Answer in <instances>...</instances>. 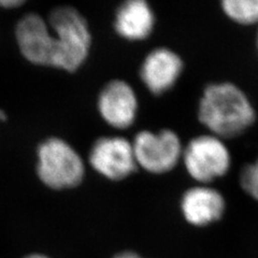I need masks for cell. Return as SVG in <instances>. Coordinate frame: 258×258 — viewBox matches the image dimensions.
<instances>
[{"mask_svg":"<svg viewBox=\"0 0 258 258\" xmlns=\"http://www.w3.org/2000/svg\"><path fill=\"white\" fill-rule=\"evenodd\" d=\"M221 11L240 26L258 25V0H222Z\"/></svg>","mask_w":258,"mask_h":258,"instance_id":"12","label":"cell"},{"mask_svg":"<svg viewBox=\"0 0 258 258\" xmlns=\"http://www.w3.org/2000/svg\"><path fill=\"white\" fill-rule=\"evenodd\" d=\"M6 118H7L6 113L3 110H0V120H5Z\"/></svg>","mask_w":258,"mask_h":258,"instance_id":"17","label":"cell"},{"mask_svg":"<svg viewBox=\"0 0 258 258\" xmlns=\"http://www.w3.org/2000/svg\"><path fill=\"white\" fill-rule=\"evenodd\" d=\"M155 13L145 0H127L115 12L114 29L117 35L131 41L148 38L155 27Z\"/></svg>","mask_w":258,"mask_h":258,"instance_id":"11","label":"cell"},{"mask_svg":"<svg viewBox=\"0 0 258 258\" xmlns=\"http://www.w3.org/2000/svg\"><path fill=\"white\" fill-rule=\"evenodd\" d=\"M181 161L197 184L212 185L229 173L232 155L225 140L206 133L195 136L184 145Z\"/></svg>","mask_w":258,"mask_h":258,"instance_id":"4","label":"cell"},{"mask_svg":"<svg viewBox=\"0 0 258 258\" xmlns=\"http://www.w3.org/2000/svg\"><path fill=\"white\" fill-rule=\"evenodd\" d=\"M197 117L209 134L226 141L236 139L251 129L257 120V111L238 84L231 81H215L204 87Z\"/></svg>","mask_w":258,"mask_h":258,"instance_id":"1","label":"cell"},{"mask_svg":"<svg viewBox=\"0 0 258 258\" xmlns=\"http://www.w3.org/2000/svg\"><path fill=\"white\" fill-rule=\"evenodd\" d=\"M37 174L48 188L76 187L84 179V160L67 141L51 137L38 145Z\"/></svg>","mask_w":258,"mask_h":258,"instance_id":"3","label":"cell"},{"mask_svg":"<svg viewBox=\"0 0 258 258\" xmlns=\"http://www.w3.org/2000/svg\"><path fill=\"white\" fill-rule=\"evenodd\" d=\"M227 201L224 194L212 185L196 184L182 194L181 213L189 225L206 227L223 219Z\"/></svg>","mask_w":258,"mask_h":258,"instance_id":"9","label":"cell"},{"mask_svg":"<svg viewBox=\"0 0 258 258\" xmlns=\"http://www.w3.org/2000/svg\"><path fill=\"white\" fill-rule=\"evenodd\" d=\"M137 165L153 174L172 171L181 163L184 145L172 129L141 131L132 141Z\"/></svg>","mask_w":258,"mask_h":258,"instance_id":"5","label":"cell"},{"mask_svg":"<svg viewBox=\"0 0 258 258\" xmlns=\"http://www.w3.org/2000/svg\"><path fill=\"white\" fill-rule=\"evenodd\" d=\"M184 70V61L172 48L159 46L152 50L140 67L145 87L154 95L165 94L176 84Z\"/></svg>","mask_w":258,"mask_h":258,"instance_id":"10","label":"cell"},{"mask_svg":"<svg viewBox=\"0 0 258 258\" xmlns=\"http://www.w3.org/2000/svg\"><path fill=\"white\" fill-rule=\"evenodd\" d=\"M88 160L95 171L112 181L125 179L138 167L132 141L118 136L97 139Z\"/></svg>","mask_w":258,"mask_h":258,"instance_id":"6","label":"cell"},{"mask_svg":"<svg viewBox=\"0 0 258 258\" xmlns=\"http://www.w3.org/2000/svg\"><path fill=\"white\" fill-rule=\"evenodd\" d=\"M97 109L102 119L110 126L125 129L135 123L138 114V97L126 81L112 80L99 93Z\"/></svg>","mask_w":258,"mask_h":258,"instance_id":"8","label":"cell"},{"mask_svg":"<svg viewBox=\"0 0 258 258\" xmlns=\"http://www.w3.org/2000/svg\"><path fill=\"white\" fill-rule=\"evenodd\" d=\"M256 47H257V52H258V31H257V36H256Z\"/></svg>","mask_w":258,"mask_h":258,"instance_id":"18","label":"cell"},{"mask_svg":"<svg viewBox=\"0 0 258 258\" xmlns=\"http://www.w3.org/2000/svg\"><path fill=\"white\" fill-rule=\"evenodd\" d=\"M54 36V67L72 72L87 59L92 45V34L84 16L78 9L61 6L53 9L46 19Z\"/></svg>","mask_w":258,"mask_h":258,"instance_id":"2","label":"cell"},{"mask_svg":"<svg viewBox=\"0 0 258 258\" xmlns=\"http://www.w3.org/2000/svg\"><path fill=\"white\" fill-rule=\"evenodd\" d=\"M23 0H0V7L3 8H15L23 5Z\"/></svg>","mask_w":258,"mask_h":258,"instance_id":"14","label":"cell"},{"mask_svg":"<svg viewBox=\"0 0 258 258\" xmlns=\"http://www.w3.org/2000/svg\"><path fill=\"white\" fill-rule=\"evenodd\" d=\"M239 185L246 196L258 203V156L242 167L239 173Z\"/></svg>","mask_w":258,"mask_h":258,"instance_id":"13","label":"cell"},{"mask_svg":"<svg viewBox=\"0 0 258 258\" xmlns=\"http://www.w3.org/2000/svg\"><path fill=\"white\" fill-rule=\"evenodd\" d=\"M24 258H50L48 256H45L43 254H30Z\"/></svg>","mask_w":258,"mask_h":258,"instance_id":"16","label":"cell"},{"mask_svg":"<svg viewBox=\"0 0 258 258\" xmlns=\"http://www.w3.org/2000/svg\"><path fill=\"white\" fill-rule=\"evenodd\" d=\"M15 38L22 55L29 62L54 67L55 41L47 21L38 13H27L16 24Z\"/></svg>","mask_w":258,"mask_h":258,"instance_id":"7","label":"cell"},{"mask_svg":"<svg viewBox=\"0 0 258 258\" xmlns=\"http://www.w3.org/2000/svg\"><path fill=\"white\" fill-rule=\"evenodd\" d=\"M113 258H143L142 256H140L139 254H137L135 252L132 251H126V252H122L118 253L117 255H115Z\"/></svg>","mask_w":258,"mask_h":258,"instance_id":"15","label":"cell"}]
</instances>
